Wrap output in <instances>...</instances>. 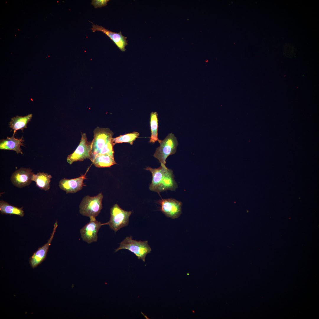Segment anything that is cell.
Masks as SVG:
<instances>
[{"label": "cell", "mask_w": 319, "mask_h": 319, "mask_svg": "<svg viewBox=\"0 0 319 319\" xmlns=\"http://www.w3.org/2000/svg\"><path fill=\"white\" fill-rule=\"evenodd\" d=\"M81 136L79 145L75 150L67 157V161L70 165L74 162L82 161L90 158L92 141H88L85 133H82Z\"/></svg>", "instance_id": "7"}, {"label": "cell", "mask_w": 319, "mask_h": 319, "mask_svg": "<svg viewBox=\"0 0 319 319\" xmlns=\"http://www.w3.org/2000/svg\"><path fill=\"white\" fill-rule=\"evenodd\" d=\"M145 169L152 174V183L149 187L151 191L160 194L168 190L175 191L178 188L173 170L167 168L165 165L161 164L160 167L157 168L148 167Z\"/></svg>", "instance_id": "1"}, {"label": "cell", "mask_w": 319, "mask_h": 319, "mask_svg": "<svg viewBox=\"0 0 319 319\" xmlns=\"http://www.w3.org/2000/svg\"><path fill=\"white\" fill-rule=\"evenodd\" d=\"M93 133L90 160L98 154L106 144L112 140L113 135V132L109 128L98 127L94 129Z\"/></svg>", "instance_id": "5"}, {"label": "cell", "mask_w": 319, "mask_h": 319, "mask_svg": "<svg viewBox=\"0 0 319 319\" xmlns=\"http://www.w3.org/2000/svg\"><path fill=\"white\" fill-rule=\"evenodd\" d=\"M103 196L102 193L94 196H87L82 199L79 206L80 213L84 216L96 218L102 209Z\"/></svg>", "instance_id": "4"}, {"label": "cell", "mask_w": 319, "mask_h": 319, "mask_svg": "<svg viewBox=\"0 0 319 319\" xmlns=\"http://www.w3.org/2000/svg\"><path fill=\"white\" fill-rule=\"evenodd\" d=\"M85 178V175H82L70 179L64 178L59 181V186L67 193H75L82 189Z\"/></svg>", "instance_id": "13"}, {"label": "cell", "mask_w": 319, "mask_h": 319, "mask_svg": "<svg viewBox=\"0 0 319 319\" xmlns=\"http://www.w3.org/2000/svg\"><path fill=\"white\" fill-rule=\"evenodd\" d=\"M0 211L2 214H14L23 217L24 215L23 207L19 208L1 200L0 201Z\"/></svg>", "instance_id": "18"}, {"label": "cell", "mask_w": 319, "mask_h": 319, "mask_svg": "<svg viewBox=\"0 0 319 319\" xmlns=\"http://www.w3.org/2000/svg\"><path fill=\"white\" fill-rule=\"evenodd\" d=\"M92 23L93 25H92V28L91 29L93 32L99 31L103 32L112 40L121 51L123 52L125 51V47L128 45L126 40L127 38L123 36L121 31L119 33L113 32L102 26L95 25Z\"/></svg>", "instance_id": "12"}, {"label": "cell", "mask_w": 319, "mask_h": 319, "mask_svg": "<svg viewBox=\"0 0 319 319\" xmlns=\"http://www.w3.org/2000/svg\"><path fill=\"white\" fill-rule=\"evenodd\" d=\"M109 1L108 0H92L91 4L95 8L105 6Z\"/></svg>", "instance_id": "22"}, {"label": "cell", "mask_w": 319, "mask_h": 319, "mask_svg": "<svg viewBox=\"0 0 319 319\" xmlns=\"http://www.w3.org/2000/svg\"><path fill=\"white\" fill-rule=\"evenodd\" d=\"M90 160L97 167H110L116 164L114 156L108 154L97 155L92 158Z\"/></svg>", "instance_id": "16"}, {"label": "cell", "mask_w": 319, "mask_h": 319, "mask_svg": "<svg viewBox=\"0 0 319 319\" xmlns=\"http://www.w3.org/2000/svg\"><path fill=\"white\" fill-rule=\"evenodd\" d=\"M131 213V211L124 210L118 204H115L110 209V218L109 221L106 223L107 224L116 232L121 228L128 225L129 217Z\"/></svg>", "instance_id": "6"}, {"label": "cell", "mask_w": 319, "mask_h": 319, "mask_svg": "<svg viewBox=\"0 0 319 319\" xmlns=\"http://www.w3.org/2000/svg\"><path fill=\"white\" fill-rule=\"evenodd\" d=\"M32 116V114L25 116H17L11 118L9 125L12 130H14L13 135L17 130H21L22 131L24 128L27 127V125Z\"/></svg>", "instance_id": "15"}, {"label": "cell", "mask_w": 319, "mask_h": 319, "mask_svg": "<svg viewBox=\"0 0 319 319\" xmlns=\"http://www.w3.org/2000/svg\"><path fill=\"white\" fill-rule=\"evenodd\" d=\"M89 222L82 228L80 230L81 238L83 240L90 244L97 242V233L101 226L107 224L106 223L102 224L97 221L95 218H90Z\"/></svg>", "instance_id": "9"}, {"label": "cell", "mask_w": 319, "mask_h": 319, "mask_svg": "<svg viewBox=\"0 0 319 319\" xmlns=\"http://www.w3.org/2000/svg\"><path fill=\"white\" fill-rule=\"evenodd\" d=\"M139 135L137 132L120 135L119 136L112 138V141L114 145L117 143H129L131 145L133 144L134 141L138 137Z\"/></svg>", "instance_id": "20"}, {"label": "cell", "mask_w": 319, "mask_h": 319, "mask_svg": "<svg viewBox=\"0 0 319 319\" xmlns=\"http://www.w3.org/2000/svg\"><path fill=\"white\" fill-rule=\"evenodd\" d=\"M158 114L156 112H152L150 116L151 136L149 142L153 144L159 140L158 138Z\"/></svg>", "instance_id": "19"}, {"label": "cell", "mask_w": 319, "mask_h": 319, "mask_svg": "<svg viewBox=\"0 0 319 319\" xmlns=\"http://www.w3.org/2000/svg\"><path fill=\"white\" fill-rule=\"evenodd\" d=\"M158 141L160 146L156 149L154 156L160 164L165 165L167 158L175 153L178 142L176 137L172 133L169 134L164 140L159 139Z\"/></svg>", "instance_id": "2"}, {"label": "cell", "mask_w": 319, "mask_h": 319, "mask_svg": "<svg viewBox=\"0 0 319 319\" xmlns=\"http://www.w3.org/2000/svg\"><path fill=\"white\" fill-rule=\"evenodd\" d=\"M122 249H126L133 253L138 259L145 261L147 255L150 253L152 249L147 241H137L132 239L131 236L126 237L120 244L115 252Z\"/></svg>", "instance_id": "3"}, {"label": "cell", "mask_w": 319, "mask_h": 319, "mask_svg": "<svg viewBox=\"0 0 319 319\" xmlns=\"http://www.w3.org/2000/svg\"><path fill=\"white\" fill-rule=\"evenodd\" d=\"M158 203L161 205L160 211L167 217L176 219L182 213V203L175 199H162Z\"/></svg>", "instance_id": "8"}, {"label": "cell", "mask_w": 319, "mask_h": 319, "mask_svg": "<svg viewBox=\"0 0 319 319\" xmlns=\"http://www.w3.org/2000/svg\"><path fill=\"white\" fill-rule=\"evenodd\" d=\"M30 168H20L12 174L11 180L15 186L21 188L28 185L32 181L34 173Z\"/></svg>", "instance_id": "10"}, {"label": "cell", "mask_w": 319, "mask_h": 319, "mask_svg": "<svg viewBox=\"0 0 319 319\" xmlns=\"http://www.w3.org/2000/svg\"><path fill=\"white\" fill-rule=\"evenodd\" d=\"M58 226L57 222L56 221L54 225L53 232L47 242L42 247L39 248L30 258L29 263L33 268L37 267L46 258L49 248L51 244Z\"/></svg>", "instance_id": "11"}, {"label": "cell", "mask_w": 319, "mask_h": 319, "mask_svg": "<svg viewBox=\"0 0 319 319\" xmlns=\"http://www.w3.org/2000/svg\"><path fill=\"white\" fill-rule=\"evenodd\" d=\"M14 135L11 137H7L6 139L0 140V149L3 150H10L15 151L18 154H23L21 146H24L23 137L18 139L15 138Z\"/></svg>", "instance_id": "14"}, {"label": "cell", "mask_w": 319, "mask_h": 319, "mask_svg": "<svg viewBox=\"0 0 319 319\" xmlns=\"http://www.w3.org/2000/svg\"><path fill=\"white\" fill-rule=\"evenodd\" d=\"M52 176L47 173L39 172L33 175L32 180L34 181L36 185L41 189L46 191L50 188V183Z\"/></svg>", "instance_id": "17"}, {"label": "cell", "mask_w": 319, "mask_h": 319, "mask_svg": "<svg viewBox=\"0 0 319 319\" xmlns=\"http://www.w3.org/2000/svg\"><path fill=\"white\" fill-rule=\"evenodd\" d=\"M284 53L287 56L289 57H292L294 54V48L291 44H285L284 47Z\"/></svg>", "instance_id": "21"}]
</instances>
